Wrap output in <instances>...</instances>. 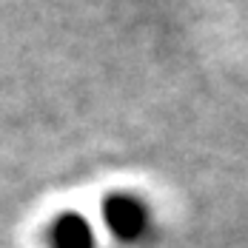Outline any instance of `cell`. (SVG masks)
<instances>
[{"instance_id": "obj_1", "label": "cell", "mask_w": 248, "mask_h": 248, "mask_svg": "<svg viewBox=\"0 0 248 248\" xmlns=\"http://www.w3.org/2000/svg\"><path fill=\"white\" fill-rule=\"evenodd\" d=\"M103 220L111 228L114 237L137 240L146 231V225H149V211L134 197H111L103 205Z\"/></svg>"}, {"instance_id": "obj_2", "label": "cell", "mask_w": 248, "mask_h": 248, "mask_svg": "<svg viewBox=\"0 0 248 248\" xmlns=\"http://www.w3.org/2000/svg\"><path fill=\"white\" fill-rule=\"evenodd\" d=\"M51 246L54 248H94L92 225L77 214H63L51 225Z\"/></svg>"}]
</instances>
